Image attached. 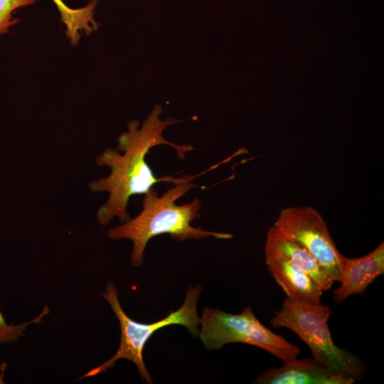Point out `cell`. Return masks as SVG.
<instances>
[{"label":"cell","instance_id":"cell-1","mask_svg":"<svg viewBox=\"0 0 384 384\" xmlns=\"http://www.w3.org/2000/svg\"><path fill=\"white\" fill-rule=\"evenodd\" d=\"M161 106H155L141 128L137 119L130 121L127 124L128 131L118 136L117 148L105 149L96 156L97 166L110 169L107 177L92 180L88 184L94 193H109L107 200L96 212V220L100 225H108L114 218L122 223L129 220L132 218L127 206L131 196L144 195L155 183L177 184L191 177L192 175L183 177L170 175L157 178L145 159L150 149L160 144L174 149L179 159H183L187 152L194 149L192 145H178L163 137V132L167 127L181 120L173 118L161 120Z\"/></svg>","mask_w":384,"mask_h":384},{"label":"cell","instance_id":"cell-9","mask_svg":"<svg viewBox=\"0 0 384 384\" xmlns=\"http://www.w3.org/2000/svg\"><path fill=\"white\" fill-rule=\"evenodd\" d=\"M265 257L270 275L287 298L314 304H321L322 289L305 272L282 256L265 254Z\"/></svg>","mask_w":384,"mask_h":384},{"label":"cell","instance_id":"cell-13","mask_svg":"<svg viewBox=\"0 0 384 384\" xmlns=\"http://www.w3.org/2000/svg\"><path fill=\"white\" fill-rule=\"evenodd\" d=\"M48 312L47 306L44 308L43 311L36 319L27 323L17 326H9L5 323L4 318L0 313V343L15 342L18 338L23 336V330L31 323L38 322Z\"/></svg>","mask_w":384,"mask_h":384},{"label":"cell","instance_id":"cell-2","mask_svg":"<svg viewBox=\"0 0 384 384\" xmlns=\"http://www.w3.org/2000/svg\"><path fill=\"white\" fill-rule=\"evenodd\" d=\"M211 166L204 171L192 175L188 179L166 190L159 196L152 187L144 194L142 209L134 218L117 225L107 231L110 240H130L133 243L131 262L134 267L141 266L144 262V252L148 242L154 237L168 234L178 241L201 240L208 237L217 239H230L233 235L206 230L201 226L194 227L191 223L201 216V203L196 197L191 202L177 205L176 201L193 188L198 187L193 183L197 177L215 168Z\"/></svg>","mask_w":384,"mask_h":384},{"label":"cell","instance_id":"cell-4","mask_svg":"<svg viewBox=\"0 0 384 384\" xmlns=\"http://www.w3.org/2000/svg\"><path fill=\"white\" fill-rule=\"evenodd\" d=\"M331 314L328 305L286 297L270 323L274 328H287L294 332L309 347L314 358L334 372L356 381L363 377L366 368L358 357L334 343L328 325Z\"/></svg>","mask_w":384,"mask_h":384},{"label":"cell","instance_id":"cell-7","mask_svg":"<svg viewBox=\"0 0 384 384\" xmlns=\"http://www.w3.org/2000/svg\"><path fill=\"white\" fill-rule=\"evenodd\" d=\"M356 380L342 376L314 358L284 362L279 368L264 370L255 384H352Z\"/></svg>","mask_w":384,"mask_h":384},{"label":"cell","instance_id":"cell-11","mask_svg":"<svg viewBox=\"0 0 384 384\" xmlns=\"http://www.w3.org/2000/svg\"><path fill=\"white\" fill-rule=\"evenodd\" d=\"M60 15L61 21L65 25V33L72 44L77 45L81 34L89 35L97 30L99 23L94 19L97 0L80 9H71L62 0H53Z\"/></svg>","mask_w":384,"mask_h":384},{"label":"cell","instance_id":"cell-8","mask_svg":"<svg viewBox=\"0 0 384 384\" xmlns=\"http://www.w3.org/2000/svg\"><path fill=\"white\" fill-rule=\"evenodd\" d=\"M384 274V242L366 255L358 258L343 256L340 286L333 292L339 304L353 294L363 295L368 286Z\"/></svg>","mask_w":384,"mask_h":384},{"label":"cell","instance_id":"cell-10","mask_svg":"<svg viewBox=\"0 0 384 384\" xmlns=\"http://www.w3.org/2000/svg\"><path fill=\"white\" fill-rule=\"evenodd\" d=\"M265 254L277 255L305 272L322 289H330L334 281L316 259L274 225L267 232Z\"/></svg>","mask_w":384,"mask_h":384},{"label":"cell","instance_id":"cell-6","mask_svg":"<svg viewBox=\"0 0 384 384\" xmlns=\"http://www.w3.org/2000/svg\"><path fill=\"white\" fill-rule=\"evenodd\" d=\"M273 225L309 252L334 282H340L343 255L316 209L311 206L284 208Z\"/></svg>","mask_w":384,"mask_h":384},{"label":"cell","instance_id":"cell-3","mask_svg":"<svg viewBox=\"0 0 384 384\" xmlns=\"http://www.w3.org/2000/svg\"><path fill=\"white\" fill-rule=\"evenodd\" d=\"M202 290L203 286L200 284H190L186 290L184 302L177 310L171 311L166 317L159 321L144 324L132 319L125 314L120 305L116 287L112 282H107L102 296L110 304L119 321L120 344L116 353L110 359L90 370L80 379L104 373L113 367L117 361L124 358L132 361L137 366L142 380L152 384V378L143 361L145 344L155 331L171 325L183 326L192 336L198 337L200 316L198 314L197 305Z\"/></svg>","mask_w":384,"mask_h":384},{"label":"cell","instance_id":"cell-5","mask_svg":"<svg viewBox=\"0 0 384 384\" xmlns=\"http://www.w3.org/2000/svg\"><path fill=\"white\" fill-rule=\"evenodd\" d=\"M198 337L209 351L229 343H242L264 349L283 362L293 361L301 353L299 346L264 326L250 306L237 314L212 306L203 307Z\"/></svg>","mask_w":384,"mask_h":384},{"label":"cell","instance_id":"cell-12","mask_svg":"<svg viewBox=\"0 0 384 384\" xmlns=\"http://www.w3.org/2000/svg\"><path fill=\"white\" fill-rule=\"evenodd\" d=\"M38 0H0V34L9 31L12 26L18 22L14 18L12 13L17 9L33 4Z\"/></svg>","mask_w":384,"mask_h":384}]
</instances>
